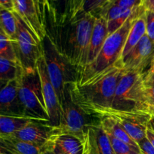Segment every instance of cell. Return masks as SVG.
<instances>
[{
	"label": "cell",
	"instance_id": "obj_9",
	"mask_svg": "<svg viewBox=\"0 0 154 154\" xmlns=\"http://www.w3.org/2000/svg\"><path fill=\"white\" fill-rule=\"evenodd\" d=\"M48 0H14L16 12L42 42L48 34L45 8Z\"/></svg>",
	"mask_w": 154,
	"mask_h": 154
},
{
	"label": "cell",
	"instance_id": "obj_15",
	"mask_svg": "<svg viewBox=\"0 0 154 154\" xmlns=\"http://www.w3.org/2000/svg\"><path fill=\"white\" fill-rule=\"evenodd\" d=\"M18 88L19 78L10 81L0 90V114L25 117L19 100Z\"/></svg>",
	"mask_w": 154,
	"mask_h": 154
},
{
	"label": "cell",
	"instance_id": "obj_5",
	"mask_svg": "<svg viewBox=\"0 0 154 154\" xmlns=\"http://www.w3.org/2000/svg\"><path fill=\"white\" fill-rule=\"evenodd\" d=\"M96 17L87 14L74 22L69 23L64 46L60 51L79 71L85 66L93 29Z\"/></svg>",
	"mask_w": 154,
	"mask_h": 154
},
{
	"label": "cell",
	"instance_id": "obj_4",
	"mask_svg": "<svg viewBox=\"0 0 154 154\" xmlns=\"http://www.w3.org/2000/svg\"><path fill=\"white\" fill-rule=\"evenodd\" d=\"M144 76V73L123 71L116 88L111 111L149 113L148 100L143 84Z\"/></svg>",
	"mask_w": 154,
	"mask_h": 154
},
{
	"label": "cell",
	"instance_id": "obj_41",
	"mask_svg": "<svg viewBox=\"0 0 154 154\" xmlns=\"http://www.w3.org/2000/svg\"><path fill=\"white\" fill-rule=\"evenodd\" d=\"M150 69H152V70H154V56L153 57V60H152V61H151V63H150Z\"/></svg>",
	"mask_w": 154,
	"mask_h": 154
},
{
	"label": "cell",
	"instance_id": "obj_13",
	"mask_svg": "<svg viewBox=\"0 0 154 154\" xmlns=\"http://www.w3.org/2000/svg\"><path fill=\"white\" fill-rule=\"evenodd\" d=\"M56 127L50 123L33 120L12 135H8L21 141L43 147L51 140Z\"/></svg>",
	"mask_w": 154,
	"mask_h": 154
},
{
	"label": "cell",
	"instance_id": "obj_33",
	"mask_svg": "<svg viewBox=\"0 0 154 154\" xmlns=\"http://www.w3.org/2000/svg\"><path fill=\"white\" fill-rule=\"evenodd\" d=\"M42 154H63L55 147L52 141L50 140L45 146L42 147Z\"/></svg>",
	"mask_w": 154,
	"mask_h": 154
},
{
	"label": "cell",
	"instance_id": "obj_1",
	"mask_svg": "<svg viewBox=\"0 0 154 154\" xmlns=\"http://www.w3.org/2000/svg\"><path fill=\"white\" fill-rule=\"evenodd\" d=\"M123 72L115 64L83 85H68L74 102L90 117L101 119L106 116L112 109L116 88Z\"/></svg>",
	"mask_w": 154,
	"mask_h": 154
},
{
	"label": "cell",
	"instance_id": "obj_19",
	"mask_svg": "<svg viewBox=\"0 0 154 154\" xmlns=\"http://www.w3.org/2000/svg\"><path fill=\"white\" fill-rule=\"evenodd\" d=\"M0 145L12 154H42V147L11 136L0 137Z\"/></svg>",
	"mask_w": 154,
	"mask_h": 154
},
{
	"label": "cell",
	"instance_id": "obj_24",
	"mask_svg": "<svg viewBox=\"0 0 154 154\" xmlns=\"http://www.w3.org/2000/svg\"><path fill=\"white\" fill-rule=\"evenodd\" d=\"M0 58L17 63L12 41L0 29Z\"/></svg>",
	"mask_w": 154,
	"mask_h": 154
},
{
	"label": "cell",
	"instance_id": "obj_11",
	"mask_svg": "<svg viewBox=\"0 0 154 154\" xmlns=\"http://www.w3.org/2000/svg\"><path fill=\"white\" fill-rule=\"evenodd\" d=\"M36 69L40 77L44 101L49 116L50 123L54 127H58L61 119V105L57 96V92L51 84L48 76L43 54L38 60Z\"/></svg>",
	"mask_w": 154,
	"mask_h": 154
},
{
	"label": "cell",
	"instance_id": "obj_21",
	"mask_svg": "<svg viewBox=\"0 0 154 154\" xmlns=\"http://www.w3.org/2000/svg\"><path fill=\"white\" fill-rule=\"evenodd\" d=\"M33 120L26 117L0 114V137L12 135Z\"/></svg>",
	"mask_w": 154,
	"mask_h": 154
},
{
	"label": "cell",
	"instance_id": "obj_35",
	"mask_svg": "<svg viewBox=\"0 0 154 154\" xmlns=\"http://www.w3.org/2000/svg\"><path fill=\"white\" fill-rule=\"evenodd\" d=\"M0 6L14 11V0H0Z\"/></svg>",
	"mask_w": 154,
	"mask_h": 154
},
{
	"label": "cell",
	"instance_id": "obj_25",
	"mask_svg": "<svg viewBox=\"0 0 154 154\" xmlns=\"http://www.w3.org/2000/svg\"><path fill=\"white\" fill-rule=\"evenodd\" d=\"M107 135L115 154H141L139 147L130 145L114 138L112 135Z\"/></svg>",
	"mask_w": 154,
	"mask_h": 154
},
{
	"label": "cell",
	"instance_id": "obj_37",
	"mask_svg": "<svg viewBox=\"0 0 154 154\" xmlns=\"http://www.w3.org/2000/svg\"><path fill=\"white\" fill-rule=\"evenodd\" d=\"M149 113L154 117V101H150L148 103Z\"/></svg>",
	"mask_w": 154,
	"mask_h": 154
},
{
	"label": "cell",
	"instance_id": "obj_29",
	"mask_svg": "<svg viewBox=\"0 0 154 154\" xmlns=\"http://www.w3.org/2000/svg\"><path fill=\"white\" fill-rule=\"evenodd\" d=\"M143 1L144 0H111L108 3H111L119 6L121 8L129 10L143 6Z\"/></svg>",
	"mask_w": 154,
	"mask_h": 154
},
{
	"label": "cell",
	"instance_id": "obj_23",
	"mask_svg": "<svg viewBox=\"0 0 154 154\" xmlns=\"http://www.w3.org/2000/svg\"><path fill=\"white\" fill-rule=\"evenodd\" d=\"M19 63L0 58V80L12 81L17 79L22 73Z\"/></svg>",
	"mask_w": 154,
	"mask_h": 154
},
{
	"label": "cell",
	"instance_id": "obj_2",
	"mask_svg": "<svg viewBox=\"0 0 154 154\" xmlns=\"http://www.w3.org/2000/svg\"><path fill=\"white\" fill-rule=\"evenodd\" d=\"M145 11L144 6L138 8L121 27L107 37L94 61L78 71L77 85H83L94 79L120 60L128 33L134 20Z\"/></svg>",
	"mask_w": 154,
	"mask_h": 154
},
{
	"label": "cell",
	"instance_id": "obj_28",
	"mask_svg": "<svg viewBox=\"0 0 154 154\" xmlns=\"http://www.w3.org/2000/svg\"><path fill=\"white\" fill-rule=\"evenodd\" d=\"M83 0H69L67 11V20L72 22L78 16L82 5Z\"/></svg>",
	"mask_w": 154,
	"mask_h": 154
},
{
	"label": "cell",
	"instance_id": "obj_18",
	"mask_svg": "<svg viewBox=\"0 0 154 154\" xmlns=\"http://www.w3.org/2000/svg\"><path fill=\"white\" fill-rule=\"evenodd\" d=\"M146 35V16L145 11L137 17L134 20L132 24L127 38H126V43L124 48L122 51L120 60L124 58L135 46L138 42L141 40L143 37ZM119 60V61H120Z\"/></svg>",
	"mask_w": 154,
	"mask_h": 154
},
{
	"label": "cell",
	"instance_id": "obj_39",
	"mask_svg": "<svg viewBox=\"0 0 154 154\" xmlns=\"http://www.w3.org/2000/svg\"><path fill=\"white\" fill-rule=\"evenodd\" d=\"M10 81H5V80H0V90H2V89L3 88V87H5V86H6V84H8V83Z\"/></svg>",
	"mask_w": 154,
	"mask_h": 154
},
{
	"label": "cell",
	"instance_id": "obj_27",
	"mask_svg": "<svg viewBox=\"0 0 154 154\" xmlns=\"http://www.w3.org/2000/svg\"><path fill=\"white\" fill-rule=\"evenodd\" d=\"M144 90L146 97L148 100L154 101V71L149 69L147 72L144 73Z\"/></svg>",
	"mask_w": 154,
	"mask_h": 154
},
{
	"label": "cell",
	"instance_id": "obj_17",
	"mask_svg": "<svg viewBox=\"0 0 154 154\" xmlns=\"http://www.w3.org/2000/svg\"><path fill=\"white\" fill-rule=\"evenodd\" d=\"M51 141L63 154H84V142L74 135L59 133L55 130Z\"/></svg>",
	"mask_w": 154,
	"mask_h": 154
},
{
	"label": "cell",
	"instance_id": "obj_43",
	"mask_svg": "<svg viewBox=\"0 0 154 154\" xmlns=\"http://www.w3.org/2000/svg\"><path fill=\"white\" fill-rule=\"evenodd\" d=\"M153 71H154V70H153Z\"/></svg>",
	"mask_w": 154,
	"mask_h": 154
},
{
	"label": "cell",
	"instance_id": "obj_36",
	"mask_svg": "<svg viewBox=\"0 0 154 154\" xmlns=\"http://www.w3.org/2000/svg\"><path fill=\"white\" fill-rule=\"evenodd\" d=\"M143 6L146 11L154 12V0H144Z\"/></svg>",
	"mask_w": 154,
	"mask_h": 154
},
{
	"label": "cell",
	"instance_id": "obj_22",
	"mask_svg": "<svg viewBox=\"0 0 154 154\" xmlns=\"http://www.w3.org/2000/svg\"><path fill=\"white\" fill-rule=\"evenodd\" d=\"M0 29L12 41L16 40L17 24L13 11L0 6Z\"/></svg>",
	"mask_w": 154,
	"mask_h": 154
},
{
	"label": "cell",
	"instance_id": "obj_30",
	"mask_svg": "<svg viewBox=\"0 0 154 154\" xmlns=\"http://www.w3.org/2000/svg\"><path fill=\"white\" fill-rule=\"evenodd\" d=\"M146 35L154 42V12L145 11Z\"/></svg>",
	"mask_w": 154,
	"mask_h": 154
},
{
	"label": "cell",
	"instance_id": "obj_32",
	"mask_svg": "<svg viewBox=\"0 0 154 154\" xmlns=\"http://www.w3.org/2000/svg\"><path fill=\"white\" fill-rule=\"evenodd\" d=\"M57 2L60 5V23H63L65 20H67V11L69 8V0H58Z\"/></svg>",
	"mask_w": 154,
	"mask_h": 154
},
{
	"label": "cell",
	"instance_id": "obj_8",
	"mask_svg": "<svg viewBox=\"0 0 154 154\" xmlns=\"http://www.w3.org/2000/svg\"><path fill=\"white\" fill-rule=\"evenodd\" d=\"M61 108V119L59 126L56 127L57 132L74 135L81 141H84L88 128L99 120L87 115L74 102L68 86L65 93V101Z\"/></svg>",
	"mask_w": 154,
	"mask_h": 154
},
{
	"label": "cell",
	"instance_id": "obj_26",
	"mask_svg": "<svg viewBox=\"0 0 154 154\" xmlns=\"http://www.w3.org/2000/svg\"><path fill=\"white\" fill-rule=\"evenodd\" d=\"M111 0H83L79 14L74 21L77 20L87 14H92L95 15L103 6H105ZM74 21H72V22H74Z\"/></svg>",
	"mask_w": 154,
	"mask_h": 154
},
{
	"label": "cell",
	"instance_id": "obj_12",
	"mask_svg": "<svg viewBox=\"0 0 154 154\" xmlns=\"http://www.w3.org/2000/svg\"><path fill=\"white\" fill-rule=\"evenodd\" d=\"M106 116L114 117L137 144L146 138L147 127L152 118L151 114L146 112L110 111Z\"/></svg>",
	"mask_w": 154,
	"mask_h": 154
},
{
	"label": "cell",
	"instance_id": "obj_16",
	"mask_svg": "<svg viewBox=\"0 0 154 154\" xmlns=\"http://www.w3.org/2000/svg\"><path fill=\"white\" fill-rule=\"evenodd\" d=\"M108 36V32L107 20L102 17H96L84 66H88L94 61V60L100 52Z\"/></svg>",
	"mask_w": 154,
	"mask_h": 154
},
{
	"label": "cell",
	"instance_id": "obj_20",
	"mask_svg": "<svg viewBox=\"0 0 154 154\" xmlns=\"http://www.w3.org/2000/svg\"><path fill=\"white\" fill-rule=\"evenodd\" d=\"M100 124L106 134L112 135L114 138L126 144L138 147V144L131 138V137L126 133L124 129L114 117L111 116H105L100 119Z\"/></svg>",
	"mask_w": 154,
	"mask_h": 154
},
{
	"label": "cell",
	"instance_id": "obj_10",
	"mask_svg": "<svg viewBox=\"0 0 154 154\" xmlns=\"http://www.w3.org/2000/svg\"><path fill=\"white\" fill-rule=\"evenodd\" d=\"M153 56L154 42L145 35L138 45L116 65L125 72L144 73V69L151 63Z\"/></svg>",
	"mask_w": 154,
	"mask_h": 154
},
{
	"label": "cell",
	"instance_id": "obj_40",
	"mask_svg": "<svg viewBox=\"0 0 154 154\" xmlns=\"http://www.w3.org/2000/svg\"><path fill=\"white\" fill-rule=\"evenodd\" d=\"M150 125L152 126V128L154 129V117L152 116V118L150 121Z\"/></svg>",
	"mask_w": 154,
	"mask_h": 154
},
{
	"label": "cell",
	"instance_id": "obj_7",
	"mask_svg": "<svg viewBox=\"0 0 154 154\" xmlns=\"http://www.w3.org/2000/svg\"><path fill=\"white\" fill-rule=\"evenodd\" d=\"M14 13L17 19V31L16 40L12 43L18 63L23 70L35 69L38 60L43 54L42 42L22 18L15 11Z\"/></svg>",
	"mask_w": 154,
	"mask_h": 154
},
{
	"label": "cell",
	"instance_id": "obj_6",
	"mask_svg": "<svg viewBox=\"0 0 154 154\" xmlns=\"http://www.w3.org/2000/svg\"><path fill=\"white\" fill-rule=\"evenodd\" d=\"M18 96L24 117L50 123L49 116L44 101L40 77L36 68L22 71L19 77Z\"/></svg>",
	"mask_w": 154,
	"mask_h": 154
},
{
	"label": "cell",
	"instance_id": "obj_3",
	"mask_svg": "<svg viewBox=\"0 0 154 154\" xmlns=\"http://www.w3.org/2000/svg\"><path fill=\"white\" fill-rule=\"evenodd\" d=\"M42 46L48 76L62 107L66 87L78 82V70L60 51L48 33L42 40Z\"/></svg>",
	"mask_w": 154,
	"mask_h": 154
},
{
	"label": "cell",
	"instance_id": "obj_34",
	"mask_svg": "<svg viewBox=\"0 0 154 154\" xmlns=\"http://www.w3.org/2000/svg\"><path fill=\"white\" fill-rule=\"evenodd\" d=\"M146 138H147L149 141L150 142V144L153 145L154 147V129L152 128V126H150V123L148 125V127L147 129V133H146Z\"/></svg>",
	"mask_w": 154,
	"mask_h": 154
},
{
	"label": "cell",
	"instance_id": "obj_38",
	"mask_svg": "<svg viewBox=\"0 0 154 154\" xmlns=\"http://www.w3.org/2000/svg\"><path fill=\"white\" fill-rule=\"evenodd\" d=\"M0 154H12L9 150L0 145Z\"/></svg>",
	"mask_w": 154,
	"mask_h": 154
},
{
	"label": "cell",
	"instance_id": "obj_31",
	"mask_svg": "<svg viewBox=\"0 0 154 154\" xmlns=\"http://www.w3.org/2000/svg\"><path fill=\"white\" fill-rule=\"evenodd\" d=\"M138 144L141 154H154V147L147 138L140 141Z\"/></svg>",
	"mask_w": 154,
	"mask_h": 154
},
{
	"label": "cell",
	"instance_id": "obj_14",
	"mask_svg": "<svg viewBox=\"0 0 154 154\" xmlns=\"http://www.w3.org/2000/svg\"><path fill=\"white\" fill-rule=\"evenodd\" d=\"M84 154H115L108 135L96 120L87 129L84 139Z\"/></svg>",
	"mask_w": 154,
	"mask_h": 154
},
{
	"label": "cell",
	"instance_id": "obj_42",
	"mask_svg": "<svg viewBox=\"0 0 154 154\" xmlns=\"http://www.w3.org/2000/svg\"><path fill=\"white\" fill-rule=\"evenodd\" d=\"M48 1H51V2H57V1H58V0H48Z\"/></svg>",
	"mask_w": 154,
	"mask_h": 154
}]
</instances>
